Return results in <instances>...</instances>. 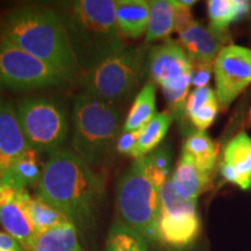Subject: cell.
Segmentation results:
<instances>
[{
	"instance_id": "obj_1",
	"label": "cell",
	"mask_w": 251,
	"mask_h": 251,
	"mask_svg": "<svg viewBox=\"0 0 251 251\" xmlns=\"http://www.w3.org/2000/svg\"><path fill=\"white\" fill-rule=\"evenodd\" d=\"M105 194L103 180L68 149L49 155L36 197L61 211L76 227L92 225Z\"/></svg>"
},
{
	"instance_id": "obj_2",
	"label": "cell",
	"mask_w": 251,
	"mask_h": 251,
	"mask_svg": "<svg viewBox=\"0 0 251 251\" xmlns=\"http://www.w3.org/2000/svg\"><path fill=\"white\" fill-rule=\"evenodd\" d=\"M170 153L157 149L137 158L122 175L117 186V206L121 221L155 243L161 218V190L169 180Z\"/></svg>"
},
{
	"instance_id": "obj_3",
	"label": "cell",
	"mask_w": 251,
	"mask_h": 251,
	"mask_svg": "<svg viewBox=\"0 0 251 251\" xmlns=\"http://www.w3.org/2000/svg\"><path fill=\"white\" fill-rule=\"evenodd\" d=\"M78 68L90 71L125 48L113 0L63 1L56 11Z\"/></svg>"
},
{
	"instance_id": "obj_4",
	"label": "cell",
	"mask_w": 251,
	"mask_h": 251,
	"mask_svg": "<svg viewBox=\"0 0 251 251\" xmlns=\"http://www.w3.org/2000/svg\"><path fill=\"white\" fill-rule=\"evenodd\" d=\"M0 37L72 79L78 68L58 13L41 6H20L6 15Z\"/></svg>"
},
{
	"instance_id": "obj_5",
	"label": "cell",
	"mask_w": 251,
	"mask_h": 251,
	"mask_svg": "<svg viewBox=\"0 0 251 251\" xmlns=\"http://www.w3.org/2000/svg\"><path fill=\"white\" fill-rule=\"evenodd\" d=\"M121 113L114 106L80 93L72 107V148L86 164L100 165L118 141Z\"/></svg>"
},
{
	"instance_id": "obj_6",
	"label": "cell",
	"mask_w": 251,
	"mask_h": 251,
	"mask_svg": "<svg viewBox=\"0 0 251 251\" xmlns=\"http://www.w3.org/2000/svg\"><path fill=\"white\" fill-rule=\"evenodd\" d=\"M147 64L142 47L124 48L86 72L81 80L84 93L115 107L130 98Z\"/></svg>"
},
{
	"instance_id": "obj_7",
	"label": "cell",
	"mask_w": 251,
	"mask_h": 251,
	"mask_svg": "<svg viewBox=\"0 0 251 251\" xmlns=\"http://www.w3.org/2000/svg\"><path fill=\"white\" fill-rule=\"evenodd\" d=\"M17 115L30 149L51 153L62 148L69 134V122L57 102L42 97L26 98L19 102Z\"/></svg>"
},
{
	"instance_id": "obj_8",
	"label": "cell",
	"mask_w": 251,
	"mask_h": 251,
	"mask_svg": "<svg viewBox=\"0 0 251 251\" xmlns=\"http://www.w3.org/2000/svg\"><path fill=\"white\" fill-rule=\"evenodd\" d=\"M71 79L0 37V85L13 91L57 86Z\"/></svg>"
},
{
	"instance_id": "obj_9",
	"label": "cell",
	"mask_w": 251,
	"mask_h": 251,
	"mask_svg": "<svg viewBox=\"0 0 251 251\" xmlns=\"http://www.w3.org/2000/svg\"><path fill=\"white\" fill-rule=\"evenodd\" d=\"M213 72L219 106L227 109L251 84V49L226 46L216 56Z\"/></svg>"
},
{
	"instance_id": "obj_10",
	"label": "cell",
	"mask_w": 251,
	"mask_h": 251,
	"mask_svg": "<svg viewBox=\"0 0 251 251\" xmlns=\"http://www.w3.org/2000/svg\"><path fill=\"white\" fill-rule=\"evenodd\" d=\"M147 68L153 81L168 87L187 77H192V63L179 42L169 40L151 48Z\"/></svg>"
},
{
	"instance_id": "obj_11",
	"label": "cell",
	"mask_w": 251,
	"mask_h": 251,
	"mask_svg": "<svg viewBox=\"0 0 251 251\" xmlns=\"http://www.w3.org/2000/svg\"><path fill=\"white\" fill-rule=\"evenodd\" d=\"M29 149L18 120L17 111L11 102L0 99V169L2 174Z\"/></svg>"
},
{
	"instance_id": "obj_12",
	"label": "cell",
	"mask_w": 251,
	"mask_h": 251,
	"mask_svg": "<svg viewBox=\"0 0 251 251\" xmlns=\"http://www.w3.org/2000/svg\"><path fill=\"white\" fill-rule=\"evenodd\" d=\"M179 34V45L191 63L214 64L216 56L224 48L225 34L192 21Z\"/></svg>"
},
{
	"instance_id": "obj_13",
	"label": "cell",
	"mask_w": 251,
	"mask_h": 251,
	"mask_svg": "<svg viewBox=\"0 0 251 251\" xmlns=\"http://www.w3.org/2000/svg\"><path fill=\"white\" fill-rule=\"evenodd\" d=\"M200 219L197 211L161 213L158 238L172 248L191 246L200 233Z\"/></svg>"
},
{
	"instance_id": "obj_14",
	"label": "cell",
	"mask_w": 251,
	"mask_h": 251,
	"mask_svg": "<svg viewBox=\"0 0 251 251\" xmlns=\"http://www.w3.org/2000/svg\"><path fill=\"white\" fill-rule=\"evenodd\" d=\"M170 179L178 193L191 200H197L200 194L212 186V174L200 170L193 159L184 152Z\"/></svg>"
},
{
	"instance_id": "obj_15",
	"label": "cell",
	"mask_w": 251,
	"mask_h": 251,
	"mask_svg": "<svg viewBox=\"0 0 251 251\" xmlns=\"http://www.w3.org/2000/svg\"><path fill=\"white\" fill-rule=\"evenodd\" d=\"M150 1L118 0L115 1V19L120 33L130 39H139L147 33Z\"/></svg>"
},
{
	"instance_id": "obj_16",
	"label": "cell",
	"mask_w": 251,
	"mask_h": 251,
	"mask_svg": "<svg viewBox=\"0 0 251 251\" xmlns=\"http://www.w3.org/2000/svg\"><path fill=\"white\" fill-rule=\"evenodd\" d=\"M21 194L18 199L0 206V226L5 229V233L11 235L20 243V246L28 250L35 237L36 231L21 205Z\"/></svg>"
},
{
	"instance_id": "obj_17",
	"label": "cell",
	"mask_w": 251,
	"mask_h": 251,
	"mask_svg": "<svg viewBox=\"0 0 251 251\" xmlns=\"http://www.w3.org/2000/svg\"><path fill=\"white\" fill-rule=\"evenodd\" d=\"M27 251H84L72 222L37 233Z\"/></svg>"
},
{
	"instance_id": "obj_18",
	"label": "cell",
	"mask_w": 251,
	"mask_h": 251,
	"mask_svg": "<svg viewBox=\"0 0 251 251\" xmlns=\"http://www.w3.org/2000/svg\"><path fill=\"white\" fill-rule=\"evenodd\" d=\"M42 172L43 168L41 169L39 153L29 148L7 172L2 174L1 183L13 185L19 190L27 191L28 187L39 186Z\"/></svg>"
},
{
	"instance_id": "obj_19",
	"label": "cell",
	"mask_w": 251,
	"mask_h": 251,
	"mask_svg": "<svg viewBox=\"0 0 251 251\" xmlns=\"http://www.w3.org/2000/svg\"><path fill=\"white\" fill-rule=\"evenodd\" d=\"M20 202L27 213L31 225L35 228L36 234L48 230L57 226L71 222L67 216L54 206L43 201L39 198H31L28 192H24L20 197Z\"/></svg>"
},
{
	"instance_id": "obj_20",
	"label": "cell",
	"mask_w": 251,
	"mask_h": 251,
	"mask_svg": "<svg viewBox=\"0 0 251 251\" xmlns=\"http://www.w3.org/2000/svg\"><path fill=\"white\" fill-rule=\"evenodd\" d=\"M240 176L242 186H251V137L242 131L229 142L224 150V161Z\"/></svg>"
},
{
	"instance_id": "obj_21",
	"label": "cell",
	"mask_w": 251,
	"mask_h": 251,
	"mask_svg": "<svg viewBox=\"0 0 251 251\" xmlns=\"http://www.w3.org/2000/svg\"><path fill=\"white\" fill-rule=\"evenodd\" d=\"M250 6L251 2L246 0H209L207 2L209 27L218 33L226 34L229 25L246 17Z\"/></svg>"
},
{
	"instance_id": "obj_22",
	"label": "cell",
	"mask_w": 251,
	"mask_h": 251,
	"mask_svg": "<svg viewBox=\"0 0 251 251\" xmlns=\"http://www.w3.org/2000/svg\"><path fill=\"white\" fill-rule=\"evenodd\" d=\"M156 115V86L149 81L135 98L124 125V131H137Z\"/></svg>"
},
{
	"instance_id": "obj_23",
	"label": "cell",
	"mask_w": 251,
	"mask_h": 251,
	"mask_svg": "<svg viewBox=\"0 0 251 251\" xmlns=\"http://www.w3.org/2000/svg\"><path fill=\"white\" fill-rule=\"evenodd\" d=\"M220 146L205 131H196L185 140L183 152L193 159L200 170L212 174L219 156Z\"/></svg>"
},
{
	"instance_id": "obj_24",
	"label": "cell",
	"mask_w": 251,
	"mask_h": 251,
	"mask_svg": "<svg viewBox=\"0 0 251 251\" xmlns=\"http://www.w3.org/2000/svg\"><path fill=\"white\" fill-rule=\"evenodd\" d=\"M176 27V11L171 1H150V13L146 43H151L169 36Z\"/></svg>"
},
{
	"instance_id": "obj_25",
	"label": "cell",
	"mask_w": 251,
	"mask_h": 251,
	"mask_svg": "<svg viewBox=\"0 0 251 251\" xmlns=\"http://www.w3.org/2000/svg\"><path fill=\"white\" fill-rule=\"evenodd\" d=\"M172 119L174 117L170 112L157 113L151 121L141 129L133 157L136 159L141 158L149 155L153 149H156L168 133L172 124Z\"/></svg>"
},
{
	"instance_id": "obj_26",
	"label": "cell",
	"mask_w": 251,
	"mask_h": 251,
	"mask_svg": "<svg viewBox=\"0 0 251 251\" xmlns=\"http://www.w3.org/2000/svg\"><path fill=\"white\" fill-rule=\"evenodd\" d=\"M105 251H149V248L139 233L118 220L109 229Z\"/></svg>"
},
{
	"instance_id": "obj_27",
	"label": "cell",
	"mask_w": 251,
	"mask_h": 251,
	"mask_svg": "<svg viewBox=\"0 0 251 251\" xmlns=\"http://www.w3.org/2000/svg\"><path fill=\"white\" fill-rule=\"evenodd\" d=\"M197 211V200L186 199L176 190L171 179L163 185L161 190V213Z\"/></svg>"
},
{
	"instance_id": "obj_28",
	"label": "cell",
	"mask_w": 251,
	"mask_h": 251,
	"mask_svg": "<svg viewBox=\"0 0 251 251\" xmlns=\"http://www.w3.org/2000/svg\"><path fill=\"white\" fill-rule=\"evenodd\" d=\"M218 111L219 101L218 98H216L206 102L205 105L198 108L197 111L191 113L188 115V118H190V120L192 121V124L196 126L198 129L200 131H203L214 122L216 115H218Z\"/></svg>"
},
{
	"instance_id": "obj_29",
	"label": "cell",
	"mask_w": 251,
	"mask_h": 251,
	"mask_svg": "<svg viewBox=\"0 0 251 251\" xmlns=\"http://www.w3.org/2000/svg\"><path fill=\"white\" fill-rule=\"evenodd\" d=\"M213 99H216V93L211 87H200V89H194L192 92L188 94L186 105H185V113L188 115L198 108L201 107L206 102L211 101Z\"/></svg>"
},
{
	"instance_id": "obj_30",
	"label": "cell",
	"mask_w": 251,
	"mask_h": 251,
	"mask_svg": "<svg viewBox=\"0 0 251 251\" xmlns=\"http://www.w3.org/2000/svg\"><path fill=\"white\" fill-rule=\"evenodd\" d=\"M176 11V27L175 30L180 33L193 21L191 14V7L196 4L193 0H176L171 1Z\"/></svg>"
},
{
	"instance_id": "obj_31",
	"label": "cell",
	"mask_w": 251,
	"mask_h": 251,
	"mask_svg": "<svg viewBox=\"0 0 251 251\" xmlns=\"http://www.w3.org/2000/svg\"><path fill=\"white\" fill-rule=\"evenodd\" d=\"M213 65L214 64H205V63H192V79H191V85L200 89V87H206L207 84L211 79Z\"/></svg>"
},
{
	"instance_id": "obj_32",
	"label": "cell",
	"mask_w": 251,
	"mask_h": 251,
	"mask_svg": "<svg viewBox=\"0 0 251 251\" xmlns=\"http://www.w3.org/2000/svg\"><path fill=\"white\" fill-rule=\"evenodd\" d=\"M141 130L137 131H122L117 141V150L122 155L133 156Z\"/></svg>"
},
{
	"instance_id": "obj_33",
	"label": "cell",
	"mask_w": 251,
	"mask_h": 251,
	"mask_svg": "<svg viewBox=\"0 0 251 251\" xmlns=\"http://www.w3.org/2000/svg\"><path fill=\"white\" fill-rule=\"evenodd\" d=\"M20 247V243L11 235L5 231H0V249H17Z\"/></svg>"
},
{
	"instance_id": "obj_34",
	"label": "cell",
	"mask_w": 251,
	"mask_h": 251,
	"mask_svg": "<svg viewBox=\"0 0 251 251\" xmlns=\"http://www.w3.org/2000/svg\"><path fill=\"white\" fill-rule=\"evenodd\" d=\"M0 251H24L23 248H17V249H0Z\"/></svg>"
},
{
	"instance_id": "obj_35",
	"label": "cell",
	"mask_w": 251,
	"mask_h": 251,
	"mask_svg": "<svg viewBox=\"0 0 251 251\" xmlns=\"http://www.w3.org/2000/svg\"><path fill=\"white\" fill-rule=\"evenodd\" d=\"M1 181H2V171L1 169H0V184H1Z\"/></svg>"
}]
</instances>
